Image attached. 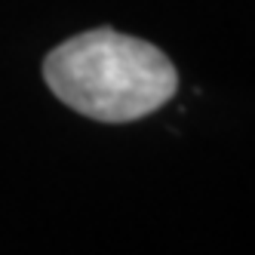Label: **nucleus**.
Instances as JSON below:
<instances>
[{"label": "nucleus", "instance_id": "f257e3e1", "mask_svg": "<svg viewBox=\"0 0 255 255\" xmlns=\"http://www.w3.org/2000/svg\"><path fill=\"white\" fill-rule=\"evenodd\" d=\"M43 77L68 108L102 123L138 120L178 89V74L163 49L111 28L59 43L43 62Z\"/></svg>", "mask_w": 255, "mask_h": 255}]
</instances>
